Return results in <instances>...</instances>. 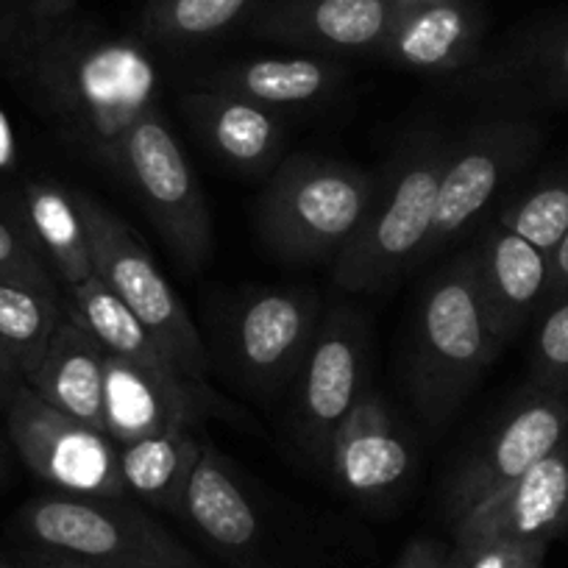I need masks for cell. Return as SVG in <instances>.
<instances>
[{
	"instance_id": "obj_1",
	"label": "cell",
	"mask_w": 568,
	"mask_h": 568,
	"mask_svg": "<svg viewBox=\"0 0 568 568\" xmlns=\"http://www.w3.org/2000/svg\"><path fill=\"white\" fill-rule=\"evenodd\" d=\"M12 68L59 131L103 168H112L123 136L160 95L149 48L95 23L70 20Z\"/></svg>"
},
{
	"instance_id": "obj_2",
	"label": "cell",
	"mask_w": 568,
	"mask_h": 568,
	"mask_svg": "<svg viewBox=\"0 0 568 568\" xmlns=\"http://www.w3.org/2000/svg\"><path fill=\"white\" fill-rule=\"evenodd\" d=\"M455 136L418 129L379 171L363 226L335 260L332 278L346 293H376L420 262L438 212L440 179Z\"/></svg>"
},
{
	"instance_id": "obj_3",
	"label": "cell",
	"mask_w": 568,
	"mask_h": 568,
	"mask_svg": "<svg viewBox=\"0 0 568 568\" xmlns=\"http://www.w3.org/2000/svg\"><path fill=\"white\" fill-rule=\"evenodd\" d=\"M501 348L485 318L466 251L426 284L413 321L407 387L424 424L433 429L449 424Z\"/></svg>"
},
{
	"instance_id": "obj_4",
	"label": "cell",
	"mask_w": 568,
	"mask_h": 568,
	"mask_svg": "<svg viewBox=\"0 0 568 568\" xmlns=\"http://www.w3.org/2000/svg\"><path fill=\"white\" fill-rule=\"evenodd\" d=\"M379 173L313 154L284 156L256 204L260 237L278 260L335 262L363 226Z\"/></svg>"
},
{
	"instance_id": "obj_5",
	"label": "cell",
	"mask_w": 568,
	"mask_h": 568,
	"mask_svg": "<svg viewBox=\"0 0 568 568\" xmlns=\"http://www.w3.org/2000/svg\"><path fill=\"white\" fill-rule=\"evenodd\" d=\"M20 527L40 549L106 568H201L176 535L120 499L40 496L23 507Z\"/></svg>"
},
{
	"instance_id": "obj_6",
	"label": "cell",
	"mask_w": 568,
	"mask_h": 568,
	"mask_svg": "<svg viewBox=\"0 0 568 568\" xmlns=\"http://www.w3.org/2000/svg\"><path fill=\"white\" fill-rule=\"evenodd\" d=\"M109 171L134 195L182 267L199 271L206 265L212 254L210 206L160 109H151L131 125Z\"/></svg>"
},
{
	"instance_id": "obj_7",
	"label": "cell",
	"mask_w": 568,
	"mask_h": 568,
	"mask_svg": "<svg viewBox=\"0 0 568 568\" xmlns=\"http://www.w3.org/2000/svg\"><path fill=\"white\" fill-rule=\"evenodd\" d=\"M75 201L87 223L95 276L142 321L184 376L195 382L204 379L210 371V352L149 248L125 226L123 217L98 199L75 193Z\"/></svg>"
},
{
	"instance_id": "obj_8",
	"label": "cell",
	"mask_w": 568,
	"mask_h": 568,
	"mask_svg": "<svg viewBox=\"0 0 568 568\" xmlns=\"http://www.w3.org/2000/svg\"><path fill=\"white\" fill-rule=\"evenodd\" d=\"M540 142V125L521 114L479 120L455 136L440 179L438 212L420 262H429L438 251L466 234L505 193L507 184L535 160Z\"/></svg>"
},
{
	"instance_id": "obj_9",
	"label": "cell",
	"mask_w": 568,
	"mask_h": 568,
	"mask_svg": "<svg viewBox=\"0 0 568 568\" xmlns=\"http://www.w3.org/2000/svg\"><path fill=\"white\" fill-rule=\"evenodd\" d=\"M9 438L26 466L64 496L123 499L120 449L106 433L51 407L29 385H18L7 409Z\"/></svg>"
},
{
	"instance_id": "obj_10",
	"label": "cell",
	"mask_w": 568,
	"mask_h": 568,
	"mask_svg": "<svg viewBox=\"0 0 568 568\" xmlns=\"http://www.w3.org/2000/svg\"><path fill=\"white\" fill-rule=\"evenodd\" d=\"M562 446H568V398L529 385V393L452 474L444 501L452 527Z\"/></svg>"
},
{
	"instance_id": "obj_11",
	"label": "cell",
	"mask_w": 568,
	"mask_h": 568,
	"mask_svg": "<svg viewBox=\"0 0 568 568\" xmlns=\"http://www.w3.org/2000/svg\"><path fill=\"white\" fill-rule=\"evenodd\" d=\"M368 324L357 310L337 304L321 315L307 359L296 376L293 426L298 444L326 460L337 426L365 396Z\"/></svg>"
},
{
	"instance_id": "obj_12",
	"label": "cell",
	"mask_w": 568,
	"mask_h": 568,
	"mask_svg": "<svg viewBox=\"0 0 568 568\" xmlns=\"http://www.w3.org/2000/svg\"><path fill=\"white\" fill-rule=\"evenodd\" d=\"M321 302L310 291H262L237 310L232 324V359L260 393L296 382L315 332Z\"/></svg>"
},
{
	"instance_id": "obj_13",
	"label": "cell",
	"mask_w": 568,
	"mask_h": 568,
	"mask_svg": "<svg viewBox=\"0 0 568 568\" xmlns=\"http://www.w3.org/2000/svg\"><path fill=\"white\" fill-rule=\"evenodd\" d=\"M568 524V446L557 449L521 479L485 501L455 527V557L485 544L544 546L566 532Z\"/></svg>"
},
{
	"instance_id": "obj_14",
	"label": "cell",
	"mask_w": 568,
	"mask_h": 568,
	"mask_svg": "<svg viewBox=\"0 0 568 568\" xmlns=\"http://www.w3.org/2000/svg\"><path fill=\"white\" fill-rule=\"evenodd\" d=\"M396 0H262L251 34L321 57L376 53L390 34Z\"/></svg>"
},
{
	"instance_id": "obj_15",
	"label": "cell",
	"mask_w": 568,
	"mask_h": 568,
	"mask_svg": "<svg viewBox=\"0 0 568 568\" xmlns=\"http://www.w3.org/2000/svg\"><path fill=\"white\" fill-rule=\"evenodd\" d=\"M468 254L490 332L507 346L546 310L551 284L549 251L538 248L494 217Z\"/></svg>"
},
{
	"instance_id": "obj_16",
	"label": "cell",
	"mask_w": 568,
	"mask_h": 568,
	"mask_svg": "<svg viewBox=\"0 0 568 568\" xmlns=\"http://www.w3.org/2000/svg\"><path fill=\"white\" fill-rule=\"evenodd\" d=\"M485 12L477 0H396L379 57L402 70L457 75L483 57Z\"/></svg>"
},
{
	"instance_id": "obj_17",
	"label": "cell",
	"mask_w": 568,
	"mask_h": 568,
	"mask_svg": "<svg viewBox=\"0 0 568 568\" xmlns=\"http://www.w3.org/2000/svg\"><path fill=\"white\" fill-rule=\"evenodd\" d=\"M332 477L359 501L390 499L415 468V452L387 404L365 393L332 438Z\"/></svg>"
},
{
	"instance_id": "obj_18",
	"label": "cell",
	"mask_w": 568,
	"mask_h": 568,
	"mask_svg": "<svg viewBox=\"0 0 568 568\" xmlns=\"http://www.w3.org/2000/svg\"><path fill=\"white\" fill-rule=\"evenodd\" d=\"M466 95L513 103H568V14L516 37L455 75Z\"/></svg>"
},
{
	"instance_id": "obj_19",
	"label": "cell",
	"mask_w": 568,
	"mask_h": 568,
	"mask_svg": "<svg viewBox=\"0 0 568 568\" xmlns=\"http://www.w3.org/2000/svg\"><path fill=\"white\" fill-rule=\"evenodd\" d=\"M182 112L206 149L240 176H271L284 160V120L273 109L199 87L182 98Z\"/></svg>"
},
{
	"instance_id": "obj_20",
	"label": "cell",
	"mask_w": 568,
	"mask_h": 568,
	"mask_svg": "<svg viewBox=\"0 0 568 568\" xmlns=\"http://www.w3.org/2000/svg\"><path fill=\"white\" fill-rule=\"evenodd\" d=\"M346 81V64L321 53L296 57H254L217 68L204 87L245 98L284 114L291 109H313L329 101Z\"/></svg>"
},
{
	"instance_id": "obj_21",
	"label": "cell",
	"mask_w": 568,
	"mask_h": 568,
	"mask_svg": "<svg viewBox=\"0 0 568 568\" xmlns=\"http://www.w3.org/2000/svg\"><path fill=\"white\" fill-rule=\"evenodd\" d=\"M103 379H106V348L84 326V321L64 304V315L26 385L45 398L51 407L87 426H103Z\"/></svg>"
},
{
	"instance_id": "obj_22",
	"label": "cell",
	"mask_w": 568,
	"mask_h": 568,
	"mask_svg": "<svg viewBox=\"0 0 568 568\" xmlns=\"http://www.w3.org/2000/svg\"><path fill=\"white\" fill-rule=\"evenodd\" d=\"M204 390L201 385H168L149 371L106 354L103 379V426L120 446L154 438L176 420L199 418Z\"/></svg>"
},
{
	"instance_id": "obj_23",
	"label": "cell",
	"mask_w": 568,
	"mask_h": 568,
	"mask_svg": "<svg viewBox=\"0 0 568 568\" xmlns=\"http://www.w3.org/2000/svg\"><path fill=\"white\" fill-rule=\"evenodd\" d=\"M182 516L212 546L226 551L251 549L262 532L254 501L234 477L226 457L206 440L184 490Z\"/></svg>"
},
{
	"instance_id": "obj_24",
	"label": "cell",
	"mask_w": 568,
	"mask_h": 568,
	"mask_svg": "<svg viewBox=\"0 0 568 568\" xmlns=\"http://www.w3.org/2000/svg\"><path fill=\"white\" fill-rule=\"evenodd\" d=\"M20 210V229L68 291L95 273L87 223L75 193L51 182H29Z\"/></svg>"
},
{
	"instance_id": "obj_25",
	"label": "cell",
	"mask_w": 568,
	"mask_h": 568,
	"mask_svg": "<svg viewBox=\"0 0 568 568\" xmlns=\"http://www.w3.org/2000/svg\"><path fill=\"white\" fill-rule=\"evenodd\" d=\"M193 420H176L154 438L120 446V477L125 494L156 510L182 516L184 490L204 449V440L193 433Z\"/></svg>"
},
{
	"instance_id": "obj_26",
	"label": "cell",
	"mask_w": 568,
	"mask_h": 568,
	"mask_svg": "<svg viewBox=\"0 0 568 568\" xmlns=\"http://www.w3.org/2000/svg\"><path fill=\"white\" fill-rule=\"evenodd\" d=\"M68 293V307L84 321V326L98 337L106 354H114V357L125 359L136 368L149 371L151 376L168 382V385H201V382L190 379L173 365V359L162 352L154 335L142 326V321L109 291L95 273L87 282L70 287Z\"/></svg>"
},
{
	"instance_id": "obj_27",
	"label": "cell",
	"mask_w": 568,
	"mask_h": 568,
	"mask_svg": "<svg viewBox=\"0 0 568 568\" xmlns=\"http://www.w3.org/2000/svg\"><path fill=\"white\" fill-rule=\"evenodd\" d=\"M62 315L53 276L0 271V348L18 365L23 385L45 357Z\"/></svg>"
},
{
	"instance_id": "obj_28",
	"label": "cell",
	"mask_w": 568,
	"mask_h": 568,
	"mask_svg": "<svg viewBox=\"0 0 568 568\" xmlns=\"http://www.w3.org/2000/svg\"><path fill=\"white\" fill-rule=\"evenodd\" d=\"M262 0H149L140 14V31L165 48H193L217 40L248 20Z\"/></svg>"
},
{
	"instance_id": "obj_29",
	"label": "cell",
	"mask_w": 568,
	"mask_h": 568,
	"mask_svg": "<svg viewBox=\"0 0 568 568\" xmlns=\"http://www.w3.org/2000/svg\"><path fill=\"white\" fill-rule=\"evenodd\" d=\"M496 221L551 254L568 232V162L546 171L507 201Z\"/></svg>"
},
{
	"instance_id": "obj_30",
	"label": "cell",
	"mask_w": 568,
	"mask_h": 568,
	"mask_svg": "<svg viewBox=\"0 0 568 568\" xmlns=\"http://www.w3.org/2000/svg\"><path fill=\"white\" fill-rule=\"evenodd\" d=\"M529 385L568 398V296L540 313L532 341Z\"/></svg>"
},
{
	"instance_id": "obj_31",
	"label": "cell",
	"mask_w": 568,
	"mask_h": 568,
	"mask_svg": "<svg viewBox=\"0 0 568 568\" xmlns=\"http://www.w3.org/2000/svg\"><path fill=\"white\" fill-rule=\"evenodd\" d=\"M9 9H12L18 31H14V45L7 64H14L31 48L45 42L53 31L70 23L75 0H9Z\"/></svg>"
},
{
	"instance_id": "obj_32",
	"label": "cell",
	"mask_w": 568,
	"mask_h": 568,
	"mask_svg": "<svg viewBox=\"0 0 568 568\" xmlns=\"http://www.w3.org/2000/svg\"><path fill=\"white\" fill-rule=\"evenodd\" d=\"M0 271L31 273V276H53L51 267L45 265L31 240L12 221L0 217Z\"/></svg>"
},
{
	"instance_id": "obj_33",
	"label": "cell",
	"mask_w": 568,
	"mask_h": 568,
	"mask_svg": "<svg viewBox=\"0 0 568 568\" xmlns=\"http://www.w3.org/2000/svg\"><path fill=\"white\" fill-rule=\"evenodd\" d=\"M544 546L529 544H485L466 557H455L457 568H538Z\"/></svg>"
},
{
	"instance_id": "obj_34",
	"label": "cell",
	"mask_w": 568,
	"mask_h": 568,
	"mask_svg": "<svg viewBox=\"0 0 568 568\" xmlns=\"http://www.w3.org/2000/svg\"><path fill=\"white\" fill-rule=\"evenodd\" d=\"M396 568H457V562L452 546L433 538H418L402 551Z\"/></svg>"
},
{
	"instance_id": "obj_35",
	"label": "cell",
	"mask_w": 568,
	"mask_h": 568,
	"mask_svg": "<svg viewBox=\"0 0 568 568\" xmlns=\"http://www.w3.org/2000/svg\"><path fill=\"white\" fill-rule=\"evenodd\" d=\"M549 260H551V284H549V302H546V307L568 296V232L566 237L551 248Z\"/></svg>"
},
{
	"instance_id": "obj_36",
	"label": "cell",
	"mask_w": 568,
	"mask_h": 568,
	"mask_svg": "<svg viewBox=\"0 0 568 568\" xmlns=\"http://www.w3.org/2000/svg\"><path fill=\"white\" fill-rule=\"evenodd\" d=\"M26 566L29 568H106V566H98V562H87V560H79V557H70V555H62V551H51V549L31 551Z\"/></svg>"
},
{
	"instance_id": "obj_37",
	"label": "cell",
	"mask_w": 568,
	"mask_h": 568,
	"mask_svg": "<svg viewBox=\"0 0 568 568\" xmlns=\"http://www.w3.org/2000/svg\"><path fill=\"white\" fill-rule=\"evenodd\" d=\"M14 165H18V136L9 114L0 109V173L12 171Z\"/></svg>"
},
{
	"instance_id": "obj_38",
	"label": "cell",
	"mask_w": 568,
	"mask_h": 568,
	"mask_svg": "<svg viewBox=\"0 0 568 568\" xmlns=\"http://www.w3.org/2000/svg\"><path fill=\"white\" fill-rule=\"evenodd\" d=\"M0 385H12V387L23 385V376H20L18 365L12 363V357H9L3 348H0Z\"/></svg>"
},
{
	"instance_id": "obj_39",
	"label": "cell",
	"mask_w": 568,
	"mask_h": 568,
	"mask_svg": "<svg viewBox=\"0 0 568 568\" xmlns=\"http://www.w3.org/2000/svg\"><path fill=\"white\" fill-rule=\"evenodd\" d=\"M0 568H7V566H3V562H0Z\"/></svg>"
},
{
	"instance_id": "obj_40",
	"label": "cell",
	"mask_w": 568,
	"mask_h": 568,
	"mask_svg": "<svg viewBox=\"0 0 568 568\" xmlns=\"http://www.w3.org/2000/svg\"><path fill=\"white\" fill-rule=\"evenodd\" d=\"M566 532H568V524H566Z\"/></svg>"
}]
</instances>
